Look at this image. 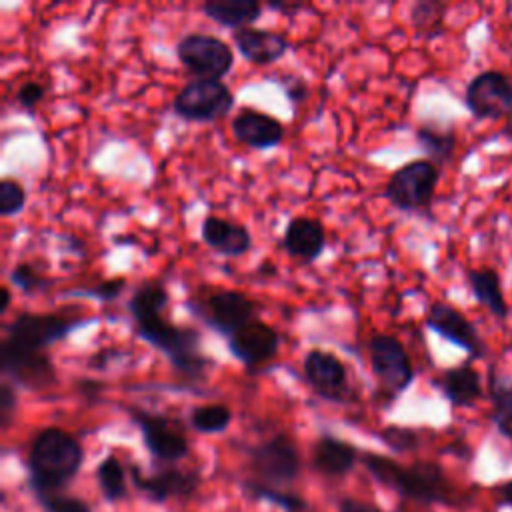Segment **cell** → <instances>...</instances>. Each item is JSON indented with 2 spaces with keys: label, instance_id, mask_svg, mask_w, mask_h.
I'll list each match as a JSON object with an SVG mask.
<instances>
[{
  "label": "cell",
  "instance_id": "cell-28",
  "mask_svg": "<svg viewBox=\"0 0 512 512\" xmlns=\"http://www.w3.org/2000/svg\"><path fill=\"white\" fill-rule=\"evenodd\" d=\"M168 300L170 296L162 280H144L128 298V310L132 318L162 314L168 306Z\"/></svg>",
  "mask_w": 512,
  "mask_h": 512
},
{
  "label": "cell",
  "instance_id": "cell-38",
  "mask_svg": "<svg viewBox=\"0 0 512 512\" xmlns=\"http://www.w3.org/2000/svg\"><path fill=\"white\" fill-rule=\"evenodd\" d=\"M40 500L48 512H92L84 500L72 498V496L48 494V496H40Z\"/></svg>",
  "mask_w": 512,
  "mask_h": 512
},
{
  "label": "cell",
  "instance_id": "cell-6",
  "mask_svg": "<svg viewBox=\"0 0 512 512\" xmlns=\"http://www.w3.org/2000/svg\"><path fill=\"white\" fill-rule=\"evenodd\" d=\"M188 310L220 336L230 338L250 320L258 318L260 302L240 290H214L204 298L190 300Z\"/></svg>",
  "mask_w": 512,
  "mask_h": 512
},
{
  "label": "cell",
  "instance_id": "cell-37",
  "mask_svg": "<svg viewBox=\"0 0 512 512\" xmlns=\"http://www.w3.org/2000/svg\"><path fill=\"white\" fill-rule=\"evenodd\" d=\"M44 94H46V88L44 84L36 82V80H28L24 84L18 86L16 94H14V100L16 104L22 108V110H28V112H34V108L44 100Z\"/></svg>",
  "mask_w": 512,
  "mask_h": 512
},
{
  "label": "cell",
  "instance_id": "cell-14",
  "mask_svg": "<svg viewBox=\"0 0 512 512\" xmlns=\"http://www.w3.org/2000/svg\"><path fill=\"white\" fill-rule=\"evenodd\" d=\"M254 470L270 484H288L300 472V454L286 434H276L252 450Z\"/></svg>",
  "mask_w": 512,
  "mask_h": 512
},
{
  "label": "cell",
  "instance_id": "cell-40",
  "mask_svg": "<svg viewBox=\"0 0 512 512\" xmlns=\"http://www.w3.org/2000/svg\"><path fill=\"white\" fill-rule=\"evenodd\" d=\"M16 410V390L10 380L0 382V422L6 428Z\"/></svg>",
  "mask_w": 512,
  "mask_h": 512
},
{
  "label": "cell",
  "instance_id": "cell-5",
  "mask_svg": "<svg viewBox=\"0 0 512 512\" xmlns=\"http://www.w3.org/2000/svg\"><path fill=\"white\" fill-rule=\"evenodd\" d=\"M440 168L428 158L396 168L384 186V198L400 212H426L434 200Z\"/></svg>",
  "mask_w": 512,
  "mask_h": 512
},
{
  "label": "cell",
  "instance_id": "cell-27",
  "mask_svg": "<svg viewBox=\"0 0 512 512\" xmlns=\"http://www.w3.org/2000/svg\"><path fill=\"white\" fill-rule=\"evenodd\" d=\"M414 136L426 158L438 168L452 160L456 150V130L452 126L422 124L416 128Z\"/></svg>",
  "mask_w": 512,
  "mask_h": 512
},
{
  "label": "cell",
  "instance_id": "cell-26",
  "mask_svg": "<svg viewBox=\"0 0 512 512\" xmlns=\"http://www.w3.org/2000/svg\"><path fill=\"white\" fill-rule=\"evenodd\" d=\"M488 396L492 402L490 418L498 432L512 440V376L490 368L488 374Z\"/></svg>",
  "mask_w": 512,
  "mask_h": 512
},
{
  "label": "cell",
  "instance_id": "cell-3",
  "mask_svg": "<svg viewBox=\"0 0 512 512\" xmlns=\"http://www.w3.org/2000/svg\"><path fill=\"white\" fill-rule=\"evenodd\" d=\"M364 464L370 474L384 486L400 492L402 496L420 500V502H448L452 486L446 480L442 468L434 462H416L412 466H400L398 462L366 454Z\"/></svg>",
  "mask_w": 512,
  "mask_h": 512
},
{
  "label": "cell",
  "instance_id": "cell-22",
  "mask_svg": "<svg viewBox=\"0 0 512 512\" xmlns=\"http://www.w3.org/2000/svg\"><path fill=\"white\" fill-rule=\"evenodd\" d=\"M134 482L136 486L146 492L150 498L162 502L168 500L170 496H186L192 494L198 486V474L190 470H178V468H168L164 472H158L154 476L142 478L134 470Z\"/></svg>",
  "mask_w": 512,
  "mask_h": 512
},
{
  "label": "cell",
  "instance_id": "cell-19",
  "mask_svg": "<svg viewBox=\"0 0 512 512\" xmlns=\"http://www.w3.org/2000/svg\"><path fill=\"white\" fill-rule=\"evenodd\" d=\"M282 246L292 258L304 264L316 262L326 246V232L322 222L308 216L290 218L282 234Z\"/></svg>",
  "mask_w": 512,
  "mask_h": 512
},
{
  "label": "cell",
  "instance_id": "cell-44",
  "mask_svg": "<svg viewBox=\"0 0 512 512\" xmlns=\"http://www.w3.org/2000/svg\"><path fill=\"white\" fill-rule=\"evenodd\" d=\"M500 134H502L508 142H512V112L504 118V126H502V130H500Z\"/></svg>",
  "mask_w": 512,
  "mask_h": 512
},
{
  "label": "cell",
  "instance_id": "cell-45",
  "mask_svg": "<svg viewBox=\"0 0 512 512\" xmlns=\"http://www.w3.org/2000/svg\"><path fill=\"white\" fill-rule=\"evenodd\" d=\"M0 294H2V302H0V310L4 312L10 306V288L8 286H0Z\"/></svg>",
  "mask_w": 512,
  "mask_h": 512
},
{
  "label": "cell",
  "instance_id": "cell-24",
  "mask_svg": "<svg viewBox=\"0 0 512 512\" xmlns=\"http://www.w3.org/2000/svg\"><path fill=\"white\" fill-rule=\"evenodd\" d=\"M200 8L212 22L232 30L246 28L262 16V6L254 0H208Z\"/></svg>",
  "mask_w": 512,
  "mask_h": 512
},
{
  "label": "cell",
  "instance_id": "cell-21",
  "mask_svg": "<svg viewBox=\"0 0 512 512\" xmlns=\"http://www.w3.org/2000/svg\"><path fill=\"white\" fill-rule=\"evenodd\" d=\"M200 240L214 252L226 258H238L252 248L250 230L244 224L220 218L206 216L200 224Z\"/></svg>",
  "mask_w": 512,
  "mask_h": 512
},
{
  "label": "cell",
  "instance_id": "cell-2",
  "mask_svg": "<svg viewBox=\"0 0 512 512\" xmlns=\"http://www.w3.org/2000/svg\"><path fill=\"white\" fill-rule=\"evenodd\" d=\"M136 334L152 348L162 352L170 366L188 378H202L212 360L202 354L196 328L168 322L162 314L134 318Z\"/></svg>",
  "mask_w": 512,
  "mask_h": 512
},
{
  "label": "cell",
  "instance_id": "cell-33",
  "mask_svg": "<svg viewBox=\"0 0 512 512\" xmlns=\"http://www.w3.org/2000/svg\"><path fill=\"white\" fill-rule=\"evenodd\" d=\"M26 206V190L14 178L0 180V214L16 216Z\"/></svg>",
  "mask_w": 512,
  "mask_h": 512
},
{
  "label": "cell",
  "instance_id": "cell-31",
  "mask_svg": "<svg viewBox=\"0 0 512 512\" xmlns=\"http://www.w3.org/2000/svg\"><path fill=\"white\" fill-rule=\"evenodd\" d=\"M96 476H98V484L104 492V496L108 500H120L126 496V478H124V468L120 464V460L116 456H106L98 470H96Z\"/></svg>",
  "mask_w": 512,
  "mask_h": 512
},
{
  "label": "cell",
  "instance_id": "cell-16",
  "mask_svg": "<svg viewBox=\"0 0 512 512\" xmlns=\"http://www.w3.org/2000/svg\"><path fill=\"white\" fill-rule=\"evenodd\" d=\"M226 342L230 354L248 370H254L276 356L280 346V334L270 324L254 318L240 330H236L230 338H226Z\"/></svg>",
  "mask_w": 512,
  "mask_h": 512
},
{
  "label": "cell",
  "instance_id": "cell-11",
  "mask_svg": "<svg viewBox=\"0 0 512 512\" xmlns=\"http://www.w3.org/2000/svg\"><path fill=\"white\" fill-rule=\"evenodd\" d=\"M426 328L442 336L444 340L456 344L468 352L470 360H482L488 354V346L480 336L478 328L452 304L432 302L424 320Z\"/></svg>",
  "mask_w": 512,
  "mask_h": 512
},
{
  "label": "cell",
  "instance_id": "cell-23",
  "mask_svg": "<svg viewBox=\"0 0 512 512\" xmlns=\"http://www.w3.org/2000/svg\"><path fill=\"white\" fill-rule=\"evenodd\" d=\"M466 280L472 296L498 320L508 318V304L502 292L500 276L494 268H470L466 272Z\"/></svg>",
  "mask_w": 512,
  "mask_h": 512
},
{
  "label": "cell",
  "instance_id": "cell-35",
  "mask_svg": "<svg viewBox=\"0 0 512 512\" xmlns=\"http://www.w3.org/2000/svg\"><path fill=\"white\" fill-rule=\"evenodd\" d=\"M382 440L398 452L414 450L418 446V434L410 428H400V426H388L382 430Z\"/></svg>",
  "mask_w": 512,
  "mask_h": 512
},
{
  "label": "cell",
  "instance_id": "cell-15",
  "mask_svg": "<svg viewBox=\"0 0 512 512\" xmlns=\"http://www.w3.org/2000/svg\"><path fill=\"white\" fill-rule=\"evenodd\" d=\"M132 420L138 424L144 444L154 458L176 462L188 454V440L178 422L146 410H132Z\"/></svg>",
  "mask_w": 512,
  "mask_h": 512
},
{
  "label": "cell",
  "instance_id": "cell-9",
  "mask_svg": "<svg viewBox=\"0 0 512 512\" xmlns=\"http://www.w3.org/2000/svg\"><path fill=\"white\" fill-rule=\"evenodd\" d=\"M368 356L374 376L390 394H400L414 382L412 360L396 336L376 332L368 340Z\"/></svg>",
  "mask_w": 512,
  "mask_h": 512
},
{
  "label": "cell",
  "instance_id": "cell-32",
  "mask_svg": "<svg viewBox=\"0 0 512 512\" xmlns=\"http://www.w3.org/2000/svg\"><path fill=\"white\" fill-rule=\"evenodd\" d=\"M10 282L22 292V294H36L46 290L52 280L42 276L32 264L28 262H20L10 270Z\"/></svg>",
  "mask_w": 512,
  "mask_h": 512
},
{
  "label": "cell",
  "instance_id": "cell-43",
  "mask_svg": "<svg viewBox=\"0 0 512 512\" xmlns=\"http://www.w3.org/2000/svg\"><path fill=\"white\" fill-rule=\"evenodd\" d=\"M498 492H500V502H502L504 506H512V480L504 482V484L498 488Z\"/></svg>",
  "mask_w": 512,
  "mask_h": 512
},
{
  "label": "cell",
  "instance_id": "cell-34",
  "mask_svg": "<svg viewBox=\"0 0 512 512\" xmlns=\"http://www.w3.org/2000/svg\"><path fill=\"white\" fill-rule=\"evenodd\" d=\"M126 288V278L122 276H114L108 280H102L90 288H74L68 290L66 296H84V298H96L100 302H112L116 300Z\"/></svg>",
  "mask_w": 512,
  "mask_h": 512
},
{
  "label": "cell",
  "instance_id": "cell-29",
  "mask_svg": "<svg viewBox=\"0 0 512 512\" xmlns=\"http://www.w3.org/2000/svg\"><path fill=\"white\" fill-rule=\"evenodd\" d=\"M446 4L434 0H420L410 6V22L418 36L434 38L442 34Z\"/></svg>",
  "mask_w": 512,
  "mask_h": 512
},
{
  "label": "cell",
  "instance_id": "cell-8",
  "mask_svg": "<svg viewBox=\"0 0 512 512\" xmlns=\"http://www.w3.org/2000/svg\"><path fill=\"white\" fill-rule=\"evenodd\" d=\"M176 56L196 78L220 80L234 66V50L228 42L204 32L184 34L176 44Z\"/></svg>",
  "mask_w": 512,
  "mask_h": 512
},
{
  "label": "cell",
  "instance_id": "cell-4",
  "mask_svg": "<svg viewBox=\"0 0 512 512\" xmlns=\"http://www.w3.org/2000/svg\"><path fill=\"white\" fill-rule=\"evenodd\" d=\"M94 318L64 316V314H40L20 312L4 326V342L14 348L44 352L58 340H64L74 330L90 324Z\"/></svg>",
  "mask_w": 512,
  "mask_h": 512
},
{
  "label": "cell",
  "instance_id": "cell-17",
  "mask_svg": "<svg viewBox=\"0 0 512 512\" xmlns=\"http://www.w3.org/2000/svg\"><path fill=\"white\" fill-rule=\"evenodd\" d=\"M230 128L240 144L254 150H270L284 140V124L252 106H242L232 118Z\"/></svg>",
  "mask_w": 512,
  "mask_h": 512
},
{
  "label": "cell",
  "instance_id": "cell-12",
  "mask_svg": "<svg viewBox=\"0 0 512 512\" xmlns=\"http://www.w3.org/2000/svg\"><path fill=\"white\" fill-rule=\"evenodd\" d=\"M0 368L4 376L26 390H42L56 382V370L46 352H30L0 342Z\"/></svg>",
  "mask_w": 512,
  "mask_h": 512
},
{
  "label": "cell",
  "instance_id": "cell-10",
  "mask_svg": "<svg viewBox=\"0 0 512 512\" xmlns=\"http://www.w3.org/2000/svg\"><path fill=\"white\" fill-rule=\"evenodd\" d=\"M464 106L476 120H498L512 112V78L500 70H482L464 88Z\"/></svg>",
  "mask_w": 512,
  "mask_h": 512
},
{
  "label": "cell",
  "instance_id": "cell-36",
  "mask_svg": "<svg viewBox=\"0 0 512 512\" xmlns=\"http://www.w3.org/2000/svg\"><path fill=\"white\" fill-rule=\"evenodd\" d=\"M252 492H254L256 496H260V498L270 500L272 504L282 506L286 512H302V510L306 508L304 502H302L298 496L288 494V492H278V490L268 488V486H252Z\"/></svg>",
  "mask_w": 512,
  "mask_h": 512
},
{
  "label": "cell",
  "instance_id": "cell-20",
  "mask_svg": "<svg viewBox=\"0 0 512 512\" xmlns=\"http://www.w3.org/2000/svg\"><path fill=\"white\" fill-rule=\"evenodd\" d=\"M434 386L454 408H470L484 394L480 372L474 368L470 358L442 370V374L434 380Z\"/></svg>",
  "mask_w": 512,
  "mask_h": 512
},
{
  "label": "cell",
  "instance_id": "cell-42",
  "mask_svg": "<svg viewBox=\"0 0 512 512\" xmlns=\"http://www.w3.org/2000/svg\"><path fill=\"white\" fill-rule=\"evenodd\" d=\"M340 512H380L374 504L370 502H362L356 498H344L340 500Z\"/></svg>",
  "mask_w": 512,
  "mask_h": 512
},
{
  "label": "cell",
  "instance_id": "cell-7",
  "mask_svg": "<svg viewBox=\"0 0 512 512\" xmlns=\"http://www.w3.org/2000/svg\"><path fill=\"white\" fill-rule=\"evenodd\" d=\"M234 104V92L222 80L194 78L176 92L172 110L186 122H214L226 116Z\"/></svg>",
  "mask_w": 512,
  "mask_h": 512
},
{
  "label": "cell",
  "instance_id": "cell-41",
  "mask_svg": "<svg viewBox=\"0 0 512 512\" xmlns=\"http://www.w3.org/2000/svg\"><path fill=\"white\" fill-rule=\"evenodd\" d=\"M266 8H270V10H274L282 16H296V12H300L304 8H310V6L304 4V2H276V0H270L266 4Z\"/></svg>",
  "mask_w": 512,
  "mask_h": 512
},
{
  "label": "cell",
  "instance_id": "cell-13",
  "mask_svg": "<svg viewBox=\"0 0 512 512\" xmlns=\"http://www.w3.org/2000/svg\"><path fill=\"white\" fill-rule=\"evenodd\" d=\"M302 370L306 382L318 396L332 402H342L352 396L346 366L336 354L312 348L302 360Z\"/></svg>",
  "mask_w": 512,
  "mask_h": 512
},
{
  "label": "cell",
  "instance_id": "cell-39",
  "mask_svg": "<svg viewBox=\"0 0 512 512\" xmlns=\"http://www.w3.org/2000/svg\"><path fill=\"white\" fill-rule=\"evenodd\" d=\"M286 98L292 102V104H300L308 98L310 90H308V84L304 78L300 76H282V80H278Z\"/></svg>",
  "mask_w": 512,
  "mask_h": 512
},
{
  "label": "cell",
  "instance_id": "cell-18",
  "mask_svg": "<svg viewBox=\"0 0 512 512\" xmlns=\"http://www.w3.org/2000/svg\"><path fill=\"white\" fill-rule=\"evenodd\" d=\"M232 42L240 56L256 66H268L282 60L290 50V40L276 30L246 26L232 32Z\"/></svg>",
  "mask_w": 512,
  "mask_h": 512
},
{
  "label": "cell",
  "instance_id": "cell-25",
  "mask_svg": "<svg viewBox=\"0 0 512 512\" xmlns=\"http://www.w3.org/2000/svg\"><path fill=\"white\" fill-rule=\"evenodd\" d=\"M356 448L340 438L334 436H322L312 454L314 468L328 476H342L356 464Z\"/></svg>",
  "mask_w": 512,
  "mask_h": 512
},
{
  "label": "cell",
  "instance_id": "cell-1",
  "mask_svg": "<svg viewBox=\"0 0 512 512\" xmlns=\"http://www.w3.org/2000/svg\"><path fill=\"white\" fill-rule=\"evenodd\" d=\"M82 464V446L66 430L50 426L36 434L28 454L32 486L40 496L56 494Z\"/></svg>",
  "mask_w": 512,
  "mask_h": 512
},
{
  "label": "cell",
  "instance_id": "cell-30",
  "mask_svg": "<svg viewBox=\"0 0 512 512\" xmlns=\"http://www.w3.org/2000/svg\"><path fill=\"white\" fill-rule=\"evenodd\" d=\"M232 420V412L224 404H204L196 406L190 412V424L194 430L202 434H218L228 428Z\"/></svg>",
  "mask_w": 512,
  "mask_h": 512
}]
</instances>
